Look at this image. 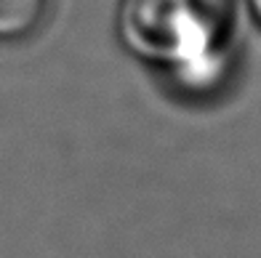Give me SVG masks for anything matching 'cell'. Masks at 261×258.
Wrapping results in <instances>:
<instances>
[{"label": "cell", "mask_w": 261, "mask_h": 258, "mask_svg": "<svg viewBox=\"0 0 261 258\" xmlns=\"http://www.w3.org/2000/svg\"><path fill=\"white\" fill-rule=\"evenodd\" d=\"M123 45L187 96H208L234 69L232 0H120Z\"/></svg>", "instance_id": "cell-1"}, {"label": "cell", "mask_w": 261, "mask_h": 258, "mask_svg": "<svg viewBox=\"0 0 261 258\" xmlns=\"http://www.w3.org/2000/svg\"><path fill=\"white\" fill-rule=\"evenodd\" d=\"M48 0H0V40L27 38L43 24Z\"/></svg>", "instance_id": "cell-2"}, {"label": "cell", "mask_w": 261, "mask_h": 258, "mask_svg": "<svg viewBox=\"0 0 261 258\" xmlns=\"http://www.w3.org/2000/svg\"><path fill=\"white\" fill-rule=\"evenodd\" d=\"M248 6H251V11H253V16H256V21L261 24V0H248Z\"/></svg>", "instance_id": "cell-3"}]
</instances>
